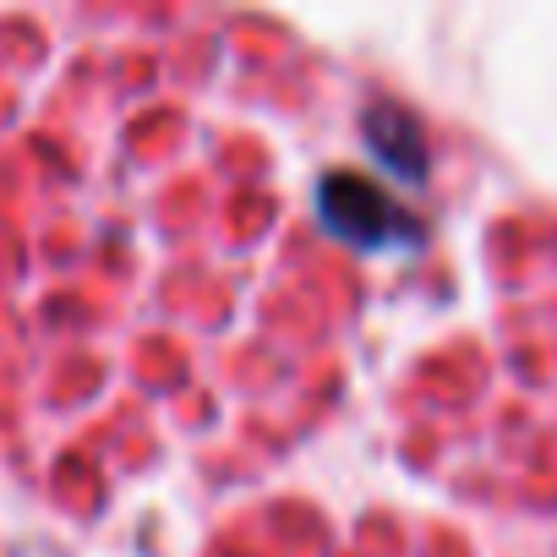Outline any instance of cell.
<instances>
[{"label":"cell","mask_w":557,"mask_h":557,"mask_svg":"<svg viewBox=\"0 0 557 557\" xmlns=\"http://www.w3.org/2000/svg\"><path fill=\"white\" fill-rule=\"evenodd\" d=\"M318 219L356 251H416L426 240L421 219L361 170H329L318 181Z\"/></svg>","instance_id":"cell-1"},{"label":"cell","mask_w":557,"mask_h":557,"mask_svg":"<svg viewBox=\"0 0 557 557\" xmlns=\"http://www.w3.org/2000/svg\"><path fill=\"white\" fill-rule=\"evenodd\" d=\"M361 137H367V153L377 159V170L388 181H405V186H421L432 175V148H426V126L416 121L410 104L377 94L367 99L361 110Z\"/></svg>","instance_id":"cell-2"}]
</instances>
